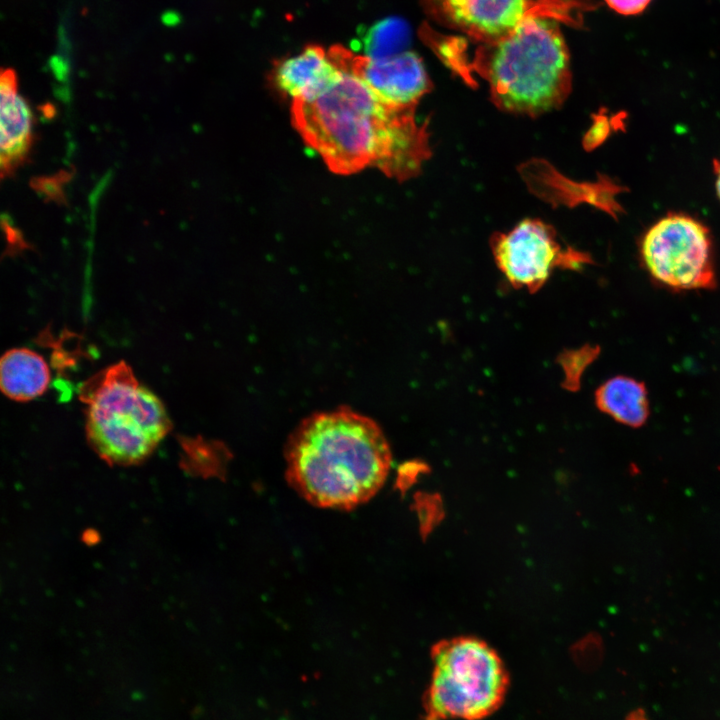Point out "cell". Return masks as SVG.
Listing matches in <instances>:
<instances>
[{
  "label": "cell",
  "mask_w": 720,
  "mask_h": 720,
  "mask_svg": "<svg viewBox=\"0 0 720 720\" xmlns=\"http://www.w3.org/2000/svg\"><path fill=\"white\" fill-rule=\"evenodd\" d=\"M343 68L321 95L292 102L295 129L336 174L373 167L398 180L415 176L430 153L415 108L385 103L348 67Z\"/></svg>",
  "instance_id": "1"
},
{
  "label": "cell",
  "mask_w": 720,
  "mask_h": 720,
  "mask_svg": "<svg viewBox=\"0 0 720 720\" xmlns=\"http://www.w3.org/2000/svg\"><path fill=\"white\" fill-rule=\"evenodd\" d=\"M290 485L309 503L352 509L383 486L391 465L388 441L371 418L349 408L313 414L286 447Z\"/></svg>",
  "instance_id": "2"
},
{
  "label": "cell",
  "mask_w": 720,
  "mask_h": 720,
  "mask_svg": "<svg viewBox=\"0 0 720 720\" xmlns=\"http://www.w3.org/2000/svg\"><path fill=\"white\" fill-rule=\"evenodd\" d=\"M492 102L502 111L538 116L564 102L571 90L570 55L559 25L526 16L478 58Z\"/></svg>",
  "instance_id": "3"
},
{
  "label": "cell",
  "mask_w": 720,
  "mask_h": 720,
  "mask_svg": "<svg viewBox=\"0 0 720 720\" xmlns=\"http://www.w3.org/2000/svg\"><path fill=\"white\" fill-rule=\"evenodd\" d=\"M78 393L84 404L88 444L109 464L142 463L172 428L162 401L124 361L88 378Z\"/></svg>",
  "instance_id": "4"
},
{
  "label": "cell",
  "mask_w": 720,
  "mask_h": 720,
  "mask_svg": "<svg viewBox=\"0 0 720 720\" xmlns=\"http://www.w3.org/2000/svg\"><path fill=\"white\" fill-rule=\"evenodd\" d=\"M431 659L424 720H481L502 705L509 675L485 641L473 636L441 640L432 647Z\"/></svg>",
  "instance_id": "5"
},
{
  "label": "cell",
  "mask_w": 720,
  "mask_h": 720,
  "mask_svg": "<svg viewBox=\"0 0 720 720\" xmlns=\"http://www.w3.org/2000/svg\"><path fill=\"white\" fill-rule=\"evenodd\" d=\"M640 256L651 278L670 290L716 286L710 231L689 215L671 213L653 224L641 239Z\"/></svg>",
  "instance_id": "6"
},
{
  "label": "cell",
  "mask_w": 720,
  "mask_h": 720,
  "mask_svg": "<svg viewBox=\"0 0 720 720\" xmlns=\"http://www.w3.org/2000/svg\"><path fill=\"white\" fill-rule=\"evenodd\" d=\"M499 270L515 288L538 291L556 267L579 268L589 262L577 251L564 250L551 226L538 219H524L506 233L491 238Z\"/></svg>",
  "instance_id": "7"
},
{
  "label": "cell",
  "mask_w": 720,
  "mask_h": 720,
  "mask_svg": "<svg viewBox=\"0 0 720 720\" xmlns=\"http://www.w3.org/2000/svg\"><path fill=\"white\" fill-rule=\"evenodd\" d=\"M437 24L485 45L495 43L527 16L532 0H419Z\"/></svg>",
  "instance_id": "8"
},
{
  "label": "cell",
  "mask_w": 720,
  "mask_h": 720,
  "mask_svg": "<svg viewBox=\"0 0 720 720\" xmlns=\"http://www.w3.org/2000/svg\"><path fill=\"white\" fill-rule=\"evenodd\" d=\"M342 60L382 101L395 107L415 108L431 89L423 62L412 51L372 58L343 48Z\"/></svg>",
  "instance_id": "9"
},
{
  "label": "cell",
  "mask_w": 720,
  "mask_h": 720,
  "mask_svg": "<svg viewBox=\"0 0 720 720\" xmlns=\"http://www.w3.org/2000/svg\"><path fill=\"white\" fill-rule=\"evenodd\" d=\"M344 68L332 52L320 46L280 61L273 70L277 88L294 101H310L331 87Z\"/></svg>",
  "instance_id": "10"
},
{
  "label": "cell",
  "mask_w": 720,
  "mask_h": 720,
  "mask_svg": "<svg viewBox=\"0 0 720 720\" xmlns=\"http://www.w3.org/2000/svg\"><path fill=\"white\" fill-rule=\"evenodd\" d=\"M2 177L12 173L26 158L32 143V112L18 93L15 72L6 69L0 78Z\"/></svg>",
  "instance_id": "11"
},
{
  "label": "cell",
  "mask_w": 720,
  "mask_h": 720,
  "mask_svg": "<svg viewBox=\"0 0 720 720\" xmlns=\"http://www.w3.org/2000/svg\"><path fill=\"white\" fill-rule=\"evenodd\" d=\"M44 358L28 348H13L0 361V385L11 400L26 402L42 395L50 382Z\"/></svg>",
  "instance_id": "12"
},
{
  "label": "cell",
  "mask_w": 720,
  "mask_h": 720,
  "mask_svg": "<svg viewBox=\"0 0 720 720\" xmlns=\"http://www.w3.org/2000/svg\"><path fill=\"white\" fill-rule=\"evenodd\" d=\"M595 403L600 411L630 427L642 426L649 416L644 383L627 376H616L600 385Z\"/></svg>",
  "instance_id": "13"
},
{
  "label": "cell",
  "mask_w": 720,
  "mask_h": 720,
  "mask_svg": "<svg viewBox=\"0 0 720 720\" xmlns=\"http://www.w3.org/2000/svg\"><path fill=\"white\" fill-rule=\"evenodd\" d=\"M407 43V29L400 21L389 19L375 25L366 37V56L381 58L400 53Z\"/></svg>",
  "instance_id": "14"
},
{
  "label": "cell",
  "mask_w": 720,
  "mask_h": 720,
  "mask_svg": "<svg viewBox=\"0 0 720 720\" xmlns=\"http://www.w3.org/2000/svg\"><path fill=\"white\" fill-rule=\"evenodd\" d=\"M607 6L622 16L642 14L653 0H604Z\"/></svg>",
  "instance_id": "15"
},
{
  "label": "cell",
  "mask_w": 720,
  "mask_h": 720,
  "mask_svg": "<svg viewBox=\"0 0 720 720\" xmlns=\"http://www.w3.org/2000/svg\"><path fill=\"white\" fill-rule=\"evenodd\" d=\"M713 169L716 176L715 187L720 200V158L713 161Z\"/></svg>",
  "instance_id": "16"
}]
</instances>
